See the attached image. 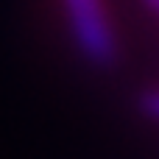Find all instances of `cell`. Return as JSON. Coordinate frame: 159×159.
<instances>
[{"mask_svg":"<svg viewBox=\"0 0 159 159\" xmlns=\"http://www.w3.org/2000/svg\"><path fill=\"white\" fill-rule=\"evenodd\" d=\"M61 6L81 59L98 70H112L120 59V42L106 0H61Z\"/></svg>","mask_w":159,"mask_h":159,"instance_id":"6da1fadb","label":"cell"},{"mask_svg":"<svg viewBox=\"0 0 159 159\" xmlns=\"http://www.w3.org/2000/svg\"><path fill=\"white\" fill-rule=\"evenodd\" d=\"M140 103H143V109H145V115H148V117L159 120V89H151V92H145Z\"/></svg>","mask_w":159,"mask_h":159,"instance_id":"7a4b0ae2","label":"cell"},{"mask_svg":"<svg viewBox=\"0 0 159 159\" xmlns=\"http://www.w3.org/2000/svg\"><path fill=\"white\" fill-rule=\"evenodd\" d=\"M145 6H148L151 11H157V14H159V0H145Z\"/></svg>","mask_w":159,"mask_h":159,"instance_id":"3957f363","label":"cell"}]
</instances>
